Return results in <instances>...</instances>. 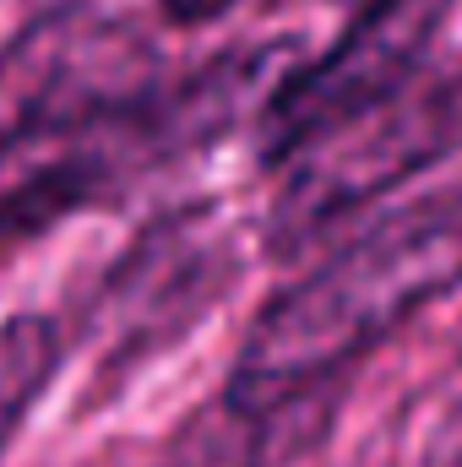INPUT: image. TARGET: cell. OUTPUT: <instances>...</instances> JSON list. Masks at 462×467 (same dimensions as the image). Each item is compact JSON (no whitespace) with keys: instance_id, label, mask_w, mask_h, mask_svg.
I'll use <instances>...</instances> for the list:
<instances>
[{"instance_id":"cell-1","label":"cell","mask_w":462,"mask_h":467,"mask_svg":"<svg viewBox=\"0 0 462 467\" xmlns=\"http://www.w3.org/2000/svg\"><path fill=\"white\" fill-rule=\"evenodd\" d=\"M462 283V185L419 196L261 305L224 402L256 419L327 408L332 386L408 316Z\"/></svg>"},{"instance_id":"cell-2","label":"cell","mask_w":462,"mask_h":467,"mask_svg":"<svg viewBox=\"0 0 462 467\" xmlns=\"http://www.w3.org/2000/svg\"><path fill=\"white\" fill-rule=\"evenodd\" d=\"M163 88L152 38L120 11L66 0L0 44V163L77 141Z\"/></svg>"},{"instance_id":"cell-3","label":"cell","mask_w":462,"mask_h":467,"mask_svg":"<svg viewBox=\"0 0 462 467\" xmlns=\"http://www.w3.org/2000/svg\"><path fill=\"white\" fill-rule=\"evenodd\" d=\"M457 130L462 71L457 77H419L408 93H397L375 115L353 119L343 130H332L327 141H316L310 152H299L283 169V191L267 207L272 255H299L305 244L327 239L353 213H364L370 202H381L386 191L414 180L425 163H436L457 141Z\"/></svg>"},{"instance_id":"cell-4","label":"cell","mask_w":462,"mask_h":467,"mask_svg":"<svg viewBox=\"0 0 462 467\" xmlns=\"http://www.w3.org/2000/svg\"><path fill=\"white\" fill-rule=\"evenodd\" d=\"M452 0H370L353 11L338 44L310 66L283 71L256 115V158L289 169L299 152L327 141L353 119L375 115L419 82V66L446 22Z\"/></svg>"},{"instance_id":"cell-5","label":"cell","mask_w":462,"mask_h":467,"mask_svg":"<svg viewBox=\"0 0 462 467\" xmlns=\"http://www.w3.org/2000/svg\"><path fill=\"white\" fill-rule=\"evenodd\" d=\"M224 234L207 229L202 213L163 218L136 239V250L120 261L104 283V321H115L110 364L125 369L147 348L169 343L180 327L202 316V305L229 283L224 277Z\"/></svg>"},{"instance_id":"cell-6","label":"cell","mask_w":462,"mask_h":467,"mask_svg":"<svg viewBox=\"0 0 462 467\" xmlns=\"http://www.w3.org/2000/svg\"><path fill=\"white\" fill-rule=\"evenodd\" d=\"M305 413H327V408H299L289 419H256L239 413L224 397H213L207 408H196L180 435L169 441V451L158 467H272L283 451L305 446Z\"/></svg>"},{"instance_id":"cell-7","label":"cell","mask_w":462,"mask_h":467,"mask_svg":"<svg viewBox=\"0 0 462 467\" xmlns=\"http://www.w3.org/2000/svg\"><path fill=\"white\" fill-rule=\"evenodd\" d=\"M60 358H66V337L49 316H11L0 327V451L27 424V413L44 397V386L55 380Z\"/></svg>"},{"instance_id":"cell-8","label":"cell","mask_w":462,"mask_h":467,"mask_svg":"<svg viewBox=\"0 0 462 467\" xmlns=\"http://www.w3.org/2000/svg\"><path fill=\"white\" fill-rule=\"evenodd\" d=\"M158 5H163V16H169V22H180V27H202V22L224 16L234 0H158Z\"/></svg>"},{"instance_id":"cell-9","label":"cell","mask_w":462,"mask_h":467,"mask_svg":"<svg viewBox=\"0 0 462 467\" xmlns=\"http://www.w3.org/2000/svg\"><path fill=\"white\" fill-rule=\"evenodd\" d=\"M359 5H370V0H359Z\"/></svg>"}]
</instances>
